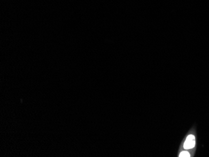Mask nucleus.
Segmentation results:
<instances>
[{
    "mask_svg": "<svg viewBox=\"0 0 209 157\" xmlns=\"http://www.w3.org/2000/svg\"><path fill=\"white\" fill-rule=\"evenodd\" d=\"M195 138L193 135H190L187 138L184 144V148L185 149H191L195 147Z\"/></svg>",
    "mask_w": 209,
    "mask_h": 157,
    "instance_id": "nucleus-1",
    "label": "nucleus"
},
{
    "mask_svg": "<svg viewBox=\"0 0 209 157\" xmlns=\"http://www.w3.org/2000/svg\"><path fill=\"white\" fill-rule=\"evenodd\" d=\"M179 156L180 157H182V156L189 157V156H190V154L187 152H182L179 155Z\"/></svg>",
    "mask_w": 209,
    "mask_h": 157,
    "instance_id": "nucleus-2",
    "label": "nucleus"
}]
</instances>
